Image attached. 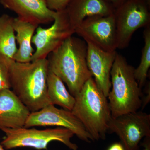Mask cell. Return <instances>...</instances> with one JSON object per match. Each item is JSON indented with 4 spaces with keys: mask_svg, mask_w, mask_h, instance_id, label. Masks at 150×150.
<instances>
[{
    "mask_svg": "<svg viewBox=\"0 0 150 150\" xmlns=\"http://www.w3.org/2000/svg\"><path fill=\"white\" fill-rule=\"evenodd\" d=\"M0 150H4V148L3 147V146L1 144H0Z\"/></svg>",
    "mask_w": 150,
    "mask_h": 150,
    "instance_id": "obj_26",
    "label": "cell"
},
{
    "mask_svg": "<svg viewBox=\"0 0 150 150\" xmlns=\"http://www.w3.org/2000/svg\"><path fill=\"white\" fill-rule=\"evenodd\" d=\"M115 133L126 150H139L144 138L150 137V115L142 111L111 118L108 133Z\"/></svg>",
    "mask_w": 150,
    "mask_h": 150,
    "instance_id": "obj_7",
    "label": "cell"
},
{
    "mask_svg": "<svg viewBox=\"0 0 150 150\" xmlns=\"http://www.w3.org/2000/svg\"><path fill=\"white\" fill-rule=\"evenodd\" d=\"M47 93L51 104L58 105L71 111L75 98L67 90L63 81L48 70L47 81Z\"/></svg>",
    "mask_w": 150,
    "mask_h": 150,
    "instance_id": "obj_16",
    "label": "cell"
},
{
    "mask_svg": "<svg viewBox=\"0 0 150 150\" xmlns=\"http://www.w3.org/2000/svg\"><path fill=\"white\" fill-rule=\"evenodd\" d=\"M11 59L0 55V92L4 90L11 89L9 76Z\"/></svg>",
    "mask_w": 150,
    "mask_h": 150,
    "instance_id": "obj_19",
    "label": "cell"
},
{
    "mask_svg": "<svg viewBox=\"0 0 150 150\" xmlns=\"http://www.w3.org/2000/svg\"><path fill=\"white\" fill-rule=\"evenodd\" d=\"M150 86L148 84L147 87V93L146 96L145 97V98H142V108L144 109L145 106L149 103L150 101Z\"/></svg>",
    "mask_w": 150,
    "mask_h": 150,
    "instance_id": "obj_22",
    "label": "cell"
},
{
    "mask_svg": "<svg viewBox=\"0 0 150 150\" xmlns=\"http://www.w3.org/2000/svg\"><path fill=\"white\" fill-rule=\"evenodd\" d=\"M113 9L117 8L127 0H103Z\"/></svg>",
    "mask_w": 150,
    "mask_h": 150,
    "instance_id": "obj_21",
    "label": "cell"
},
{
    "mask_svg": "<svg viewBox=\"0 0 150 150\" xmlns=\"http://www.w3.org/2000/svg\"><path fill=\"white\" fill-rule=\"evenodd\" d=\"M0 3L23 21L38 25L54 21L56 11L49 9L44 0H0Z\"/></svg>",
    "mask_w": 150,
    "mask_h": 150,
    "instance_id": "obj_12",
    "label": "cell"
},
{
    "mask_svg": "<svg viewBox=\"0 0 150 150\" xmlns=\"http://www.w3.org/2000/svg\"><path fill=\"white\" fill-rule=\"evenodd\" d=\"M75 33L65 10L56 11L53 24L47 28L39 25L33 36L32 43L35 45L36 50L33 55L31 62L47 59L49 54Z\"/></svg>",
    "mask_w": 150,
    "mask_h": 150,
    "instance_id": "obj_9",
    "label": "cell"
},
{
    "mask_svg": "<svg viewBox=\"0 0 150 150\" xmlns=\"http://www.w3.org/2000/svg\"><path fill=\"white\" fill-rule=\"evenodd\" d=\"M0 130L6 134L0 144L7 150L24 147L38 150L47 149L48 144L53 141L61 142L71 150H77L79 148L77 145L71 142L74 134L66 128L57 127L38 130L23 127L2 128Z\"/></svg>",
    "mask_w": 150,
    "mask_h": 150,
    "instance_id": "obj_5",
    "label": "cell"
},
{
    "mask_svg": "<svg viewBox=\"0 0 150 150\" xmlns=\"http://www.w3.org/2000/svg\"><path fill=\"white\" fill-rule=\"evenodd\" d=\"M143 36L144 45L142 50L141 61L134 71V76L141 89L146 83L150 67V25L145 28Z\"/></svg>",
    "mask_w": 150,
    "mask_h": 150,
    "instance_id": "obj_18",
    "label": "cell"
},
{
    "mask_svg": "<svg viewBox=\"0 0 150 150\" xmlns=\"http://www.w3.org/2000/svg\"><path fill=\"white\" fill-rule=\"evenodd\" d=\"M48 72L47 59L29 63H20L11 59V88L30 112L51 104L47 93Z\"/></svg>",
    "mask_w": 150,
    "mask_h": 150,
    "instance_id": "obj_1",
    "label": "cell"
},
{
    "mask_svg": "<svg viewBox=\"0 0 150 150\" xmlns=\"http://www.w3.org/2000/svg\"><path fill=\"white\" fill-rule=\"evenodd\" d=\"M13 26L14 30L16 33V39L19 46L13 60L20 63L30 62L34 51L31 45L32 38L39 25L23 21L17 17L14 18Z\"/></svg>",
    "mask_w": 150,
    "mask_h": 150,
    "instance_id": "obj_15",
    "label": "cell"
},
{
    "mask_svg": "<svg viewBox=\"0 0 150 150\" xmlns=\"http://www.w3.org/2000/svg\"><path fill=\"white\" fill-rule=\"evenodd\" d=\"M65 10L70 25L75 31L87 18L110 15L114 11L103 0H71Z\"/></svg>",
    "mask_w": 150,
    "mask_h": 150,
    "instance_id": "obj_14",
    "label": "cell"
},
{
    "mask_svg": "<svg viewBox=\"0 0 150 150\" xmlns=\"http://www.w3.org/2000/svg\"><path fill=\"white\" fill-rule=\"evenodd\" d=\"M150 9L143 0H127L114 10L117 48H127L137 30L150 26Z\"/></svg>",
    "mask_w": 150,
    "mask_h": 150,
    "instance_id": "obj_6",
    "label": "cell"
},
{
    "mask_svg": "<svg viewBox=\"0 0 150 150\" xmlns=\"http://www.w3.org/2000/svg\"><path fill=\"white\" fill-rule=\"evenodd\" d=\"M56 126L66 128L73 132L80 139L88 143L94 141L81 121L70 110L57 108L49 104L42 109L30 112L24 127Z\"/></svg>",
    "mask_w": 150,
    "mask_h": 150,
    "instance_id": "obj_8",
    "label": "cell"
},
{
    "mask_svg": "<svg viewBox=\"0 0 150 150\" xmlns=\"http://www.w3.org/2000/svg\"><path fill=\"white\" fill-rule=\"evenodd\" d=\"M107 150H126L121 142H115L110 145Z\"/></svg>",
    "mask_w": 150,
    "mask_h": 150,
    "instance_id": "obj_23",
    "label": "cell"
},
{
    "mask_svg": "<svg viewBox=\"0 0 150 150\" xmlns=\"http://www.w3.org/2000/svg\"><path fill=\"white\" fill-rule=\"evenodd\" d=\"M86 43L88 68L98 87L107 98L111 87L110 72L117 52L105 51L89 42Z\"/></svg>",
    "mask_w": 150,
    "mask_h": 150,
    "instance_id": "obj_11",
    "label": "cell"
},
{
    "mask_svg": "<svg viewBox=\"0 0 150 150\" xmlns=\"http://www.w3.org/2000/svg\"><path fill=\"white\" fill-rule=\"evenodd\" d=\"M142 146L144 148L143 150H150V137H146L144 138Z\"/></svg>",
    "mask_w": 150,
    "mask_h": 150,
    "instance_id": "obj_24",
    "label": "cell"
},
{
    "mask_svg": "<svg viewBox=\"0 0 150 150\" xmlns=\"http://www.w3.org/2000/svg\"><path fill=\"white\" fill-rule=\"evenodd\" d=\"M135 68L117 53L110 72L111 87L108 96L112 118L138 111L143 96L135 76Z\"/></svg>",
    "mask_w": 150,
    "mask_h": 150,
    "instance_id": "obj_4",
    "label": "cell"
},
{
    "mask_svg": "<svg viewBox=\"0 0 150 150\" xmlns=\"http://www.w3.org/2000/svg\"><path fill=\"white\" fill-rule=\"evenodd\" d=\"M143 1L147 5V6L150 8V0H143Z\"/></svg>",
    "mask_w": 150,
    "mask_h": 150,
    "instance_id": "obj_25",
    "label": "cell"
},
{
    "mask_svg": "<svg viewBox=\"0 0 150 150\" xmlns=\"http://www.w3.org/2000/svg\"><path fill=\"white\" fill-rule=\"evenodd\" d=\"M87 50L84 40L72 35L47 58L48 70L66 84L74 97L92 77L87 64Z\"/></svg>",
    "mask_w": 150,
    "mask_h": 150,
    "instance_id": "obj_2",
    "label": "cell"
},
{
    "mask_svg": "<svg viewBox=\"0 0 150 150\" xmlns=\"http://www.w3.org/2000/svg\"><path fill=\"white\" fill-rule=\"evenodd\" d=\"M71 112L95 141L105 140L112 118L107 98L91 77L75 97Z\"/></svg>",
    "mask_w": 150,
    "mask_h": 150,
    "instance_id": "obj_3",
    "label": "cell"
},
{
    "mask_svg": "<svg viewBox=\"0 0 150 150\" xmlns=\"http://www.w3.org/2000/svg\"><path fill=\"white\" fill-rule=\"evenodd\" d=\"M30 113L11 89L0 92V129L24 127Z\"/></svg>",
    "mask_w": 150,
    "mask_h": 150,
    "instance_id": "obj_13",
    "label": "cell"
},
{
    "mask_svg": "<svg viewBox=\"0 0 150 150\" xmlns=\"http://www.w3.org/2000/svg\"><path fill=\"white\" fill-rule=\"evenodd\" d=\"M47 7L54 11L65 9L71 0H44Z\"/></svg>",
    "mask_w": 150,
    "mask_h": 150,
    "instance_id": "obj_20",
    "label": "cell"
},
{
    "mask_svg": "<svg viewBox=\"0 0 150 150\" xmlns=\"http://www.w3.org/2000/svg\"><path fill=\"white\" fill-rule=\"evenodd\" d=\"M75 33L102 50L108 52L117 49V32L113 14L87 18L75 29Z\"/></svg>",
    "mask_w": 150,
    "mask_h": 150,
    "instance_id": "obj_10",
    "label": "cell"
},
{
    "mask_svg": "<svg viewBox=\"0 0 150 150\" xmlns=\"http://www.w3.org/2000/svg\"><path fill=\"white\" fill-rule=\"evenodd\" d=\"M13 20V17L6 14L0 16V55L11 59L18 50Z\"/></svg>",
    "mask_w": 150,
    "mask_h": 150,
    "instance_id": "obj_17",
    "label": "cell"
}]
</instances>
